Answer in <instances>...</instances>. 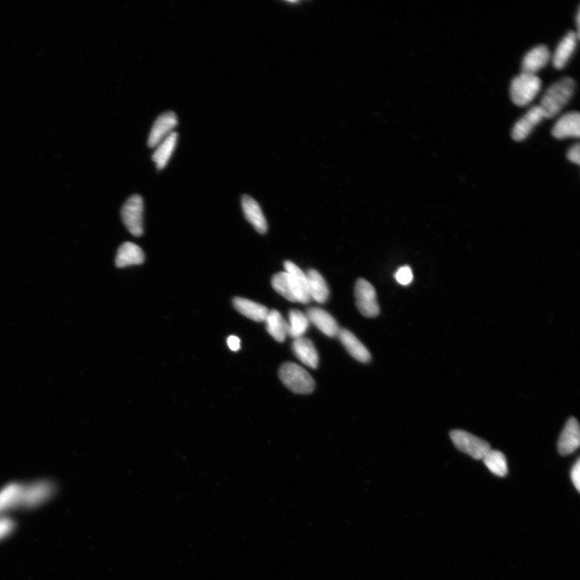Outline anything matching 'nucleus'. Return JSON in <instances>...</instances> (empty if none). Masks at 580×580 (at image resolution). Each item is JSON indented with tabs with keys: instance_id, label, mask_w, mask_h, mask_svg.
I'll return each instance as SVG.
<instances>
[{
	"instance_id": "f257e3e1",
	"label": "nucleus",
	"mask_w": 580,
	"mask_h": 580,
	"mask_svg": "<svg viewBox=\"0 0 580 580\" xmlns=\"http://www.w3.org/2000/svg\"><path fill=\"white\" fill-rule=\"evenodd\" d=\"M575 90V82L570 77L560 79L547 89L541 100L540 109L545 118L557 115L572 99Z\"/></svg>"
},
{
	"instance_id": "f03ea898",
	"label": "nucleus",
	"mask_w": 580,
	"mask_h": 580,
	"mask_svg": "<svg viewBox=\"0 0 580 580\" xmlns=\"http://www.w3.org/2000/svg\"><path fill=\"white\" fill-rule=\"evenodd\" d=\"M279 377L284 385L295 394H309L315 390V380L305 368L297 364H284L280 368Z\"/></svg>"
},
{
	"instance_id": "7ed1b4c3",
	"label": "nucleus",
	"mask_w": 580,
	"mask_h": 580,
	"mask_svg": "<svg viewBox=\"0 0 580 580\" xmlns=\"http://www.w3.org/2000/svg\"><path fill=\"white\" fill-rule=\"evenodd\" d=\"M542 82L535 74L522 73L513 79L511 97L513 104L526 106L535 100L540 91Z\"/></svg>"
},
{
	"instance_id": "20e7f679",
	"label": "nucleus",
	"mask_w": 580,
	"mask_h": 580,
	"mask_svg": "<svg viewBox=\"0 0 580 580\" xmlns=\"http://www.w3.org/2000/svg\"><path fill=\"white\" fill-rule=\"evenodd\" d=\"M454 445L462 452L467 454L475 460H483L491 450L490 444L475 435L461 430H454L450 433Z\"/></svg>"
},
{
	"instance_id": "39448f33",
	"label": "nucleus",
	"mask_w": 580,
	"mask_h": 580,
	"mask_svg": "<svg viewBox=\"0 0 580 580\" xmlns=\"http://www.w3.org/2000/svg\"><path fill=\"white\" fill-rule=\"evenodd\" d=\"M357 306L360 313L367 317H375L380 313L376 289L368 280L360 278L355 287Z\"/></svg>"
},
{
	"instance_id": "423d86ee",
	"label": "nucleus",
	"mask_w": 580,
	"mask_h": 580,
	"mask_svg": "<svg viewBox=\"0 0 580 580\" xmlns=\"http://www.w3.org/2000/svg\"><path fill=\"white\" fill-rule=\"evenodd\" d=\"M143 199L140 195H133L125 203L121 215L129 232L134 236L143 234Z\"/></svg>"
},
{
	"instance_id": "0eeeda50",
	"label": "nucleus",
	"mask_w": 580,
	"mask_h": 580,
	"mask_svg": "<svg viewBox=\"0 0 580 580\" xmlns=\"http://www.w3.org/2000/svg\"><path fill=\"white\" fill-rule=\"evenodd\" d=\"M285 272L288 274L290 285L296 302L307 304L311 298L309 293L308 283L306 274L293 263L292 261H285L284 264Z\"/></svg>"
},
{
	"instance_id": "6e6552de",
	"label": "nucleus",
	"mask_w": 580,
	"mask_h": 580,
	"mask_svg": "<svg viewBox=\"0 0 580 580\" xmlns=\"http://www.w3.org/2000/svg\"><path fill=\"white\" fill-rule=\"evenodd\" d=\"M177 124V117L175 112L167 111L157 117L151 129L148 139L149 147L155 148L168 135L174 133Z\"/></svg>"
},
{
	"instance_id": "1a4fd4ad",
	"label": "nucleus",
	"mask_w": 580,
	"mask_h": 580,
	"mask_svg": "<svg viewBox=\"0 0 580 580\" xmlns=\"http://www.w3.org/2000/svg\"><path fill=\"white\" fill-rule=\"evenodd\" d=\"M54 490L53 484L47 481L23 485L21 504L27 507L36 506L49 498Z\"/></svg>"
},
{
	"instance_id": "9d476101",
	"label": "nucleus",
	"mask_w": 580,
	"mask_h": 580,
	"mask_svg": "<svg viewBox=\"0 0 580 580\" xmlns=\"http://www.w3.org/2000/svg\"><path fill=\"white\" fill-rule=\"evenodd\" d=\"M545 118L539 106L533 107L514 125L512 130V137L516 142H522L528 137L542 120Z\"/></svg>"
},
{
	"instance_id": "9b49d317",
	"label": "nucleus",
	"mask_w": 580,
	"mask_h": 580,
	"mask_svg": "<svg viewBox=\"0 0 580 580\" xmlns=\"http://www.w3.org/2000/svg\"><path fill=\"white\" fill-rule=\"evenodd\" d=\"M580 445L579 425L577 419L570 418L561 434L558 450L561 456H568L577 451Z\"/></svg>"
},
{
	"instance_id": "f8f14e48",
	"label": "nucleus",
	"mask_w": 580,
	"mask_h": 580,
	"mask_svg": "<svg viewBox=\"0 0 580 580\" xmlns=\"http://www.w3.org/2000/svg\"><path fill=\"white\" fill-rule=\"evenodd\" d=\"M306 315L309 321L326 336L332 338L338 335L340 331L339 324L328 312L320 308L312 307L308 309Z\"/></svg>"
},
{
	"instance_id": "ddd939ff",
	"label": "nucleus",
	"mask_w": 580,
	"mask_h": 580,
	"mask_svg": "<svg viewBox=\"0 0 580 580\" xmlns=\"http://www.w3.org/2000/svg\"><path fill=\"white\" fill-rule=\"evenodd\" d=\"M552 135L556 139L563 140L569 137L579 138L580 135V115L572 111L560 117L556 122Z\"/></svg>"
},
{
	"instance_id": "4468645a",
	"label": "nucleus",
	"mask_w": 580,
	"mask_h": 580,
	"mask_svg": "<svg viewBox=\"0 0 580 580\" xmlns=\"http://www.w3.org/2000/svg\"><path fill=\"white\" fill-rule=\"evenodd\" d=\"M550 59V49L544 45H540L533 48L523 59L522 73L535 74L544 68Z\"/></svg>"
},
{
	"instance_id": "2eb2a0df",
	"label": "nucleus",
	"mask_w": 580,
	"mask_h": 580,
	"mask_svg": "<svg viewBox=\"0 0 580 580\" xmlns=\"http://www.w3.org/2000/svg\"><path fill=\"white\" fill-rule=\"evenodd\" d=\"M242 208L244 210L245 216L256 232L260 234H265L268 230V224L262 212L260 205L256 203L254 199L249 195H244L242 198Z\"/></svg>"
},
{
	"instance_id": "dca6fc26",
	"label": "nucleus",
	"mask_w": 580,
	"mask_h": 580,
	"mask_svg": "<svg viewBox=\"0 0 580 580\" xmlns=\"http://www.w3.org/2000/svg\"><path fill=\"white\" fill-rule=\"evenodd\" d=\"M341 343L353 358L361 363H368L371 360V354L352 332L347 329H340L338 335Z\"/></svg>"
},
{
	"instance_id": "f3484780",
	"label": "nucleus",
	"mask_w": 580,
	"mask_h": 580,
	"mask_svg": "<svg viewBox=\"0 0 580 580\" xmlns=\"http://www.w3.org/2000/svg\"><path fill=\"white\" fill-rule=\"evenodd\" d=\"M292 349L295 357L306 366L311 368L319 366V354L310 339L304 337L294 339Z\"/></svg>"
},
{
	"instance_id": "a211bd4d",
	"label": "nucleus",
	"mask_w": 580,
	"mask_h": 580,
	"mask_svg": "<svg viewBox=\"0 0 580 580\" xmlns=\"http://www.w3.org/2000/svg\"><path fill=\"white\" fill-rule=\"evenodd\" d=\"M579 37L577 32L570 31L559 42L553 56V65L556 69H563L567 65L577 48Z\"/></svg>"
},
{
	"instance_id": "6ab92c4d",
	"label": "nucleus",
	"mask_w": 580,
	"mask_h": 580,
	"mask_svg": "<svg viewBox=\"0 0 580 580\" xmlns=\"http://www.w3.org/2000/svg\"><path fill=\"white\" fill-rule=\"evenodd\" d=\"M144 261L143 250L133 243L127 242L120 246L116 255L115 265L118 268H125L131 265H142Z\"/></svg>"
},
{
	"instance_id": "aec40b11",
	"label": "nucleus",
	"mask_w": 580,
	"mask_h": 580,
	"mask_svg": "<svg viewBox=\"0 0 580 580\" xmlns=\"http://www.w3.org/2000/svg\"><path fill=\"white\" fill-rule=\"evenodd\" d=\"M306 275L311 298L317 303H325L330 294L325 279L315 269L309 270Z\"/></svg>"
},
{
	"instance_id": "412c9836",
	"label": "nucleus",
	"mask_w": 580,
	"mask_h": 580,
	"mask_svg": "<svg viewBox=\"0 0 580 580\" xmlns=\"http://www.w3.org/2000/svg\"><path fill=\"white\" fill-rule=\"evenodd\" d=\"M233 306L243 315L256 322H265L269 311L260 304L242 298H234Z\"/></svg>"
},
{
	"instance_id": "4be33fe9",
	"label": "nucleus",
	"mask_w": 580,
	"mask_h": 580,
	"mask_svg": "<svg viewBox=\"0 0 580 580\" xmlns=\"http://www.w3.org/2000/svg\"><path fill=\"white\" fill-rule=\"evenodd\" d=\"M177 139H179V134L176 132L172 133L156 147L157 149L153 154V160L156 163L159 170L165 168L170 161L176 148Z\"/></svg>"
},
{
	"instance_id": "5701e85b",
	"label": "nucleus",
	"mask_w": 580,
	"mask_h": 580,
	"mask_svg": "<svg viewBox=\"0 0 580 580\" xmlns=\"http://www.w3.org/2000/svg\"><path fill=\"white\" fill-rule=\"evenodd\" d=\"M269 334L278 342L282 343L288 335V324L277 310L269 311L265 321Z\"/></svg>"
},
{
	"instance_id": "b1692460",
	"label": "nucleus",
	"mask_w": 580,
	"mask_h": 580,
	"mask_svg": "<svg viewBox=\"0 0 580 580\" xmlns=\"http://www.w3.org/2000/svg\"><path fill=\"white\" fill-rule=\"evenodd\" d=\"M23 485L9 484L0 491V513L21 504Z\"/></svg>"
},
{
	"instance_id": "393cba45",
	"label": "nucleus",
	"mask_w": 580,
	"mask_h": 580,
	"mask_svg": "<svg viewBox=\"0 0 580 580\" xmlns=\"http://www.w3.org/2000/svg\"><path fill=\"white\" fill-rule=\"evenodd\" d=\"M287 334L293 339L302 338L305 335L310 321L306 315L298 310H292L289 313Z\"/></svg>"
},
{
	"instance_id": "a878e982",
	"label": "nucleus",
	"mask_w": 580,
	"mask_h": 580,
	"mask_svg": "<svg viewBox=\"0 0 580 580\" xmlns=\"http://www.w3.org/2000/svg\"><path fill=\"white\" fill-rule=\"evenodd\" d=\"M483 460L489 470L495 476L504 477L508 473V465L506 457L502 452L497 450H490Z\"/></svg>"
},
{
	"instance_id": "bb28decb",
	"label": "nucleus",
	"mask_w": 580,
	"mask_h": 580,
	"mask_svg": "<svg viewBox=\"0 0 580 580\" xmlns=\"http://www.w3.org/2000/svg\"><path fill=\"white\" fill-rule=\"evenodd\" d=\"M272 287L280 295L287 299L288 301L296 302L287 272H280L274 275L272 278Z\"/></svg>"
},
{
	"instance_id": "cd10ccee",
	"label": "nucleus",
	"mask_w": 580,
	"mask_h": 580,
	"mask_svg": "<svg viewBox=\"0 0 580 580\" xmlns=\"http://www.w3.org/2000/svg\"><path fill=\"white\" fill-rule=\"evenodd\" d=\"M397 282L402 285H408L413 282L414 275L409 266H404L397 271L395 274Z\"/></svg>"
},
{
	"instance_id": "c85d7f7f",
	"label": "nucleus",
	"mask_w": 580,
	"mask_h": 580,
	"mask_svg": "<svg viewBox=\"0 0 580 580\" xmlns=\"http://www.w3.org/2000/svg\"><path fill=\"white\" fill-rule=\"evenodd\" d=\"M14 526H15V523L11 519L0 518V540L11 534Z\"/></svg>"
},
{
	"instance_id": "c756f323",
	"label": "nucleus",
	"mask_w": 580,
	"mask_h": 580,
	"mask_svg": "<svg viewBox=\"0 0 580 580\" xmlns=\"http://www.w3.org/2000/svg\"><path fill=\"white\" fill-rule=\"evenodd\" d=\"M570 478L573 482L575 487L577 488L578 491L580 489V460L579 458L575 462V465L572 467V472H570Z\"/></svg>"
},
{
	"instance_id": "7c9ffc66",
	"label": "nucleus",
	"mask_w": 580,
	"mask_h": 580,
	"mask_svg": "<svg viewBox=\"0 0 580 580\" xmlns=\"http://www.w3.org/2000/svg\"><path fill=\"white\" fill-rule=\"evenodd\" d=\"M568 160L579 165V144H577L568 153Z\"/></svg>"
},
{
	"instance_id": "2f4dec72",
	"label": "nucleus",
	"mask_w": 580,
	"mask_h": 580,
	"mask_svg": "<svg viewBox=\"0 0 580 580\" xmlns=\"http://www.w3.org/2000/svg\"><path fill=\"white\" fill-rule=\"evenodd\" d=\"M227 345L233 352H237L241 348V339L235 335H232L227 339Z\"/></svg>"
}]
</instances>
